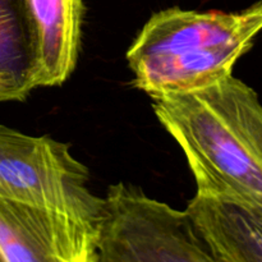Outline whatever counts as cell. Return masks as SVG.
Instances as JSON below:
<instances>
[{
	"label": "cell",
	"instance_id": "1",
	"mask_svg": "<svg viewBox=\"0 0 262 262\" xmlns=\"http://www.w3.org/2000/svg\"><path fill=\"white\" fill-rule=\"evenodd\" d=\"M156 118L186 156L202 194L262 207V104L234 76L152 99Z\"/></svg>",
	"mask_w": 262,
	"mask_h": 262
},
{
	"label": "cell",
	"instance_id": "9",
	"mask_svg": "<svg viewBox=\"0 0 262 262\" xmlns=\"http://www.w3.org/2000/svg\"><path fill=\"white\" fill-rule=\"evenodd\" d=\"M28 95L12 77L0 73V101H23Z\"/></svg>",
	"mask_w": 262,
	"mask_h": 262
},
{
	"label": "cell",
	"instance_id": "5",
	"mask_svg": "<svg viewBox=\"0 0 262 262\" xmlns=\"http://www.w3.org/2000/svg\"><path fill=\"white\" fill-rule=\"evenodd\" d=\"M100 227L0 200V262H96Z\"/></svg>",
	"mask_w": 262,
	"mask_h": 262
},
{
	"label": "cell",
	"instance_id": "7",
	"mask_svg": "<svg viewBox=\"0 0 262 262\" xmlns=\"http://www.w3.org/2000/svg\"><path fill=\"white\" fill-rule=\"evenodd\" d=\"M192 225L220 262H262V207L196 192Z\"/></svg>",
	"mask_w": 262,
	"mask_h": 262
},
{
	"label": "cell",
	"instance_id": "4",
	"mask_svg": "<svg viewBox=\"0 0 262 262\" xmlns=\"http://www.w3.org/2000/svg\"><path fill=\"white\" fill-rule=\"evenodd\" d=\"M96 262H220L186 211L119 182L104 197Z\"/></svg>",
	"mask_w": 262,
	"mask_h": 262
},
{
	"label": "cell",
	"instance_id": "8",
	"mask_svg": "<svg viewBox=\"0 0 262 262\" xmlns=\"http://www.w3.org/2000/svg\"><path fill=\"white\" fill-rule=\"evenodd\" d=\"M32 45L23 0H0V73L12 77L27 94L31 87Z\"/></svg>",
	"mask_w": 262,
	"mask_h": 262
},
{
	"label": "cell",
	"instance_id": "6",
	"mask_svg": "<svg viewBox=\"0 0 262 262\" xmlns=\"http://www.w3.org/2000/svg\"><path fill=\"white\" fill-rule=\"evenodd\" d=\"M32 45L31 87L61 86L78 61L83 0H23Z\"/></svg>",
	"mask_w": 262,
	"mask_h": 262
},
{
	"label": "cell",
	"instance_id": "3",
	"mask_svg": "<svg viewBox=\"0 0 262 262\" xmlns=\"http://www.w3.org/2000/svg\"><path fill=\"white\" fill-rule=\"evenodd\" d=\"M89 182V169L68 143L0 124V200L101 224L104 197Z\"/></svg>",
	"mask_w": 262,
	"mask_h": 262
},
{
	"label": "cell",
	"instance_id": "2",
	"mask_svg": "<svg viewBox=\"0 0 262 262\" xmlns=\"http://www.w3.org/2000/svg\"><path fill=\"white\" fill-rule=\"evenodd\" d=\"M261 31L262 0L238 12L160 10L125 54L133 87L155 99L216 83L232 76Z\"/></svg>",
	"mask_w": 262,
	"mask_h": 262
}]
</instances>
